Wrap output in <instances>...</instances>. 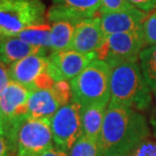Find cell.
Masks as SVG:
<instances>
[{
    "label": "cell",
    "mask_w": 156,
    "mask_h": 156,
    "mask_svg": "<svg viewBox=\"0 0 156 156\" xmlns=\"http://www.w3.org/2000/svg\"><path fill=\"white\" fill-rule=\"evenodd\" d=\"M148 135L144 116L131 108L109 102L99 139L103 156H127Z\"/></svg>",
    "instance_id": "obj_1"
},
{
    "label": "cell",
    "mask_w": 156,
    "mask_h": 156,
    "mask_svg": "<svg viewBox=\"0 0 156 156\" xmlns=\"http://www.w3.org/2000/svg\"><path fill=\"white\" fill-rule=\"evenodd\" d=\"M111 67V104L145 111L151 105L150 87L137 62H124Z\"/></svg>",
    "instance_id": "obj_2"
},
{
    "label": "cell",
    "mask_w": 156,
    "mask_h": 156,
    "mask_svg": "<svg viewBox=\"0 0 156 156\" xmlns=\"http://www.w3.org/2000/svg\"><path fill=\"white\" fill-rule=\"evenodd\" d=\"M4 137L16 156H32L55 146L49 119L31 118L28 115L6 122Z\"/></svg>",
    "instance_id": "obj_3"
},
{
    "label": "cell",
    "mask_w": 156,
    "mask_h": 156,
    "mask_svg": "<svg viewBox=\"0 0 156 156\" xmlns=\"http://www.w3.org/2000/svg\"><path fill=\"white\" fill-rule=\"evenodd\" d=\"M110 80V65L96 59L69 82L73 101L81 108L96 105L107 107L111 98Z\"/></svg>",
    "instance_id": "obj_4"
},
{
    "label": "cell",
    "mask_w": 156,
    "mask_h": 156,
    "mask_svg": "<svg viewBox=\"0 0 156 156\" xmlns=\"http://www.w3.org/2000/svg\"><path fill=\"white\" fill-rule=\"evenodd\" d=\"M41 0H0V36H15L30 26L45 22Z\"/></svg>",
    "instance_id": "obj_5"
},
{
    "label": "cell",
    "mask_w": 156,
    "mask_h": 156,
    "mask_svg": "<svg viewBox=\"0 0 156 156\" xmlns=\"http://www.w3.org/2000/svg\"><path fill=\"white\" fill-rule=\"evenodd\" d=\"M144 47L146 46L141 29L107 36L96 54L98 60L105 61L112 66L124 62H137Z\"/></svg>",
    "instance_id": "obj_6"
},
{
    "label": "cell",
    "mask_w": 156,
    "mask_h": 156,
    "mask_svg": "<svg viewBox=\"0 0 156 156\" xmlns=\"http://www.w3.org/2000/svg\"><path fill=\"white\" fill-rule=\"evenodd\" d=\"M52 139L56 147L68 152L83 135L81 107L77 102H69L56 111L49 119Z\"/></svg>",
    "instance_id": "obj_7"
},
{
    "label": "cell",
    "mask_w": 156,
    "mask_h": 156,
    "mask_svg": "<svg viewBox=\"0 0 156 156\" xmlns=\"http://www.w3.org/2000/svg\"><path fill=\"white\" fill-rule=\"evenodd\" d=\"M96 59V52L80 53L73 50L51 52L48 55V73L55 81L72 80Z\"/></svg>",
    "instance_id": "obj_8"
},
{
    "label": "cell",
    "mask_w": 156,
    "mask_h": 156,
    "mask_svg": "<svg viewBox=\"0 0 156 156\" xmlns=\"http://www.w3.org/2000/svg\"><path fill=\"white\" fill-rule=\"evenodd\" d=\"M52 3L46 12L48 21H68L74 25L92 18L101 6V0H52Z\"/></svg>",
    "instance_id": "obj_9"
},
{
    "label": "cell",
    "mask_w": 156,
    "mask_h": 156,
    "mask_svg": "<svg viewBox=\"0 0 156 156\" xmlns=\"http://www.w3.org/2000/svg\"><path fill=\"white\" fill-rule=\"evenodd\" d=\"M48 55L34 54L13 63L8 67V73L11 81L34 91L36 81L44 73L48 72Z\"/></svg>",
    "instance_id": "obj_10"
},
{
    "label": "cell",
    "mask_w": 156,
    "mask_h": 156,
    "mask_svg": "<svg viewBox=\"0 0 156 156\" xmlns=\"http://www.w3.org/2000/svg\"><path fill=\"white\" fill-rule=\"evenodd\" d=\"M105 38L101 29L100 18L92 17L84 19L75 25L69 50L80 53L97 52L104 43Z\"/></svg>",
    "instance_id": "obj_11"
},
{
    "label": "cell",
    "mask_w": 156,
    "mask_h": 156,
    "mask_svg": "<svg viewBox=\"0 0 156 156\" xmlns=\"http://www.w3.org/2000/svg\"><path fill=\"white\" fill-rule=\"evenodd\" d=\"M146 12L137 8L102 14L101 29L105 36L120 32H130L142 29Z\"/></svg>",
    "instance_id": "obj_12"
},
{
    "label": "cell",
    "mask_w": 156,
    "mask_h": 156,
    "mask_svg": "<svg viewBox=\"0 0 156 156\" xmlns=\"http://www.w3.org/2000/svg\"><path fill=\"white\" fill-rule=\"evenodd\" d=\"M31 91L21 84L10 81L0 95V109L4 116L5 123L17 120L27 115V101Z\"/></svg>",
    "instance_id": "obj_13"
},
{
    "label": "cell",
    "mask_w": 156,
    "mask_h": 156,
    "mask_svg": "<svg viewBox=\"0 0 156 156\" xmlns=\"http://www.w3.org/2000/svg\"><path fill=\"white\" fill-rule=\"evenodd\" d=\"M49 50L29 45L17 36H0V62L9 67L27 56L48 55Z\"/></svg>",
    "instance_id": "obj_14"
},
{
    "label": "cell",
    "mask_w": 156,
    "mask_h": 156,
    "mask_svg": "<svg viewBox=\"0 0 156 156\" xmlns=\"http://www.w3.org/2000/svg\"><path fill=\"white\" fill-rule=\"evenodd\" d=\"M62 105L51 88L31 91L27 101V115L36 119H51Z\"/></svg>",
    "instance_id": "obj_15"
},
{
    "label": "cell",
    "mask_w": 156,
    "mask_h": 156,
    "mask_svg": "<svg viewBox=\"0 0 156 156\" xmlns=\"http://www.w3.org/2000/svg\"><path fill=\"white\" fill-rule=\"evenodd\" d=\"M106 107L104 105H89L81 108V122L83 135L99 141L104 123Z\"/></svg>",
    "instance_id": "obj_16"
},
{
    "label": "cell",
    "mask_w": 156,
    "mask_h": 156,
    "mask_svg": "<svg viewBox=\"0 0 156 156\" xmlns=\"http://www.w3.org/2000/svg\"><path fill=\"white\" fill-rule=\"evenodd\" d=\"M75 25L68 21H54L51 25V52L69 50L75 32Z\"/></svg>",
    "instance_id": "obj_17"
},
{
    "label": "cell",
    "mask_w": 156,
    "mask_h": 156,
    "mask_svg": "<svg viewBox=\"0 0 156 156\" xmlns=\"http://www.w3.org/2000/svg\"><path fill=\"white\" fill-rule=\"evenodd\" d=\"M17 38L22 40L23 42L27 43L29 45L41 47L51 51V25L48 24H41L38 25L30 26L25 29L24 31L19 32Z\"/></svg>",
    "instance_id": "obj_18"
},
{
    "label": "cell",
    "mask_w": 156,
    "mask_h": 156,
    "mask_svg": "<svg viewBox=\"0 0 156 156\" xmlns=\"http://www.w3.org/2000/svg\"><path fill=\"white\" fill-rule=\"evenodd\" d=\"M139 58L140 68L146 83L156 94V45L144 48Z\"/></svg>",
    "instance_id": "obj_19"
},
{
    "label": "cell",
    "mask_w": 156,
    "mask_h": 156,
    "mask_svg": "<svg viewBox=\"0 0 156 156\" xmlns=\"http://www.w3.org/2000/svg\"><path fill=\"white\" fill-rule=\"evenodd\" d=\"M69 156H103L99 141L82 135L69 150Z\"/></svg>",
    "instance_id": "obj_20"
},
{
    "label": "cell",
    "mask_w": 156,
    "mask_h": 156,
    "mask_svg": "<svg viewBox=\"0 0 156 156\" xmlns=\"http://www.w3.org/2000/svg\"><path fill=\"white\" fill-rule=\"evenodd\" d=\"M142 32L145 46L151 47L156 45V10L153 11L142 24Z\"/></svg>",
    "instance_id": "obj_21"
},
{
    "label": "cell",
    "mask_w": 156,
    "mask_h": 156,
    "mask_svg": "<svg viewBox=\"0 0 156 156\" xmlns=\"http://www.w3.org/2000/svg\"><path fill=\"white\" fill-rule=\"evenodd\" d=\"M134 6L128 0H101L100 12L102 14L118 11H124L133 8Z\"/></svg>",
    "instance_id": "obj_22"
},
{
    "label": "cell",
    "mask_w": 156,
    "mask_h": 156,
    "mask_svg": "<svg viewBox=\"0 0 156 156\" xmlns=\"http://www.w3.org/2000/svg\"><path fill=\"white\" fill-rule=\"evenodd\" d=\"M51 89L62 105L69 104V101L72 98V89L71 84L68 83V81H55Z\"/></svg>",
    "instance_id": "obj_23"
},
{
    "label": "cell",
    "mask_w": 156,
    "mask_h": 156,
    "mask_svg": "<svg viewBox=\"0 0 156 156\" xmlns=\"http://www.w3.org/2000/svg\"><path fill=\"white\" fill-rule=\"evenodd\" d=\"M131 156H156V143L151 141L142 142Z\"/></svg>",
    "instance_id": "obj_24"
},
{
    "label": "cell",
    "mask_w": 156,
    "mask_h": 156,
    "mask_svg": "<svg viewBox=\"0 0 156 156\" xmlns=\"http://www.w3.org/2000/svg\"><path fill=\"white\" fill-rule=\"evenodd\" d=\"M135 8L148 12L156 8V0H128Z\"/></svg>",
    "instance_id": "obj_25"
},
{
    "label": "cell",
    "mask_w": 156,
    "mask_h": 156,
    "mask_svg": "<svg viewBox=\"0 0 156 156\" xmlns=\"http://www.w3.org/2000/svg\"><path fill=\"white\" fill-rule=\"evenodd\" d=\"M10 81L11 79L8 73V67L0 62V95L3 93Z\"/></svg>",
    "instance_id": "obj_26"
},
{
    "label": "cell",
    "mask_w": 156,
    "mask_h": 156,
    "mask_svg": "<svg viewBox=\"0 0 156 156\" xmlns=\"http://www.w3.org/2000/svg\"><path fill=\"white\" fill-rule=\"evenodd\" d=\"M32 156H69V155L68 154V152L62 150V149H59L56 146H54L52 148H49L48 150L39 152V153L34 154Z\"/></svg>",
    "instance_id": "obj_27"
},
{
    "label": "cell",
    "mask_w": 156,
    "mask_h": 156,
    "mask_svg": "<svg viewBox=\"0 0 156 156\" xmlns=\"http://www.w3.org/2000/svg\"><path fill=\"white\" fill-rule=\"evenodd\" d=\"M12 154L11 149L4 136L0 135V156H10Z\"/></svg>",
    "instance_id": "obj_28"
},
{
    "label": "cell",
    "mask_w": 156,
    "mask_h": 156,
    "mask_svg": "<svg viewBox=\"0 0 156 156\" xmlns=\"http://www.w3.org/2000/svg\"><path fill=\"white\" fill-rule=\"evenodd\" d=\"M155 97H156V94H155ZM150 123L153 127V130H154V134L156 136V102L154 105V108L152 109V112H151V117H150Z\"/></svg>",
    "instance_id": "obj_29"
},
{
    "label": "cell",
    "mask_w": 156,
    "mask_h": 156,
    "mask_svg": "<svg viewBox=\"0 0 156 156\" xmlns=\"http://www.w3.org/2000/svg\"><path fill=\"white\" fill-rule=\"evenodd\" d=\"M4 132H5V119L1 109H0V135L4 136Z\"/></svg>",
    "instance_id": "obj_30"
}]
</instances>
